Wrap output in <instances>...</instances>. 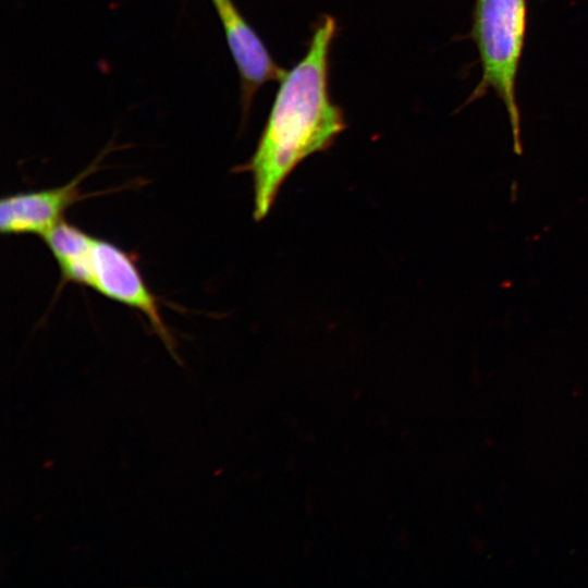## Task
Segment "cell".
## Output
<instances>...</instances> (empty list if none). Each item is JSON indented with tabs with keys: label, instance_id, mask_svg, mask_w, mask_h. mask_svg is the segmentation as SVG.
Segmentation results:
<instances>
[{
	"label": "cell",
	"instance_id": "obj_3",
	"mask_svg": "<svg viewBox=\"0 0 588 588\" xmlns=\"http://www.w3.org/2000/svg\"><path fill=\"white\" fill-rule=\"evenodd\" d=\"M90 287L109 299L140 311L168 350L173 352V338L163 321L158 299L130 253L114 243L95 237Z\"/></svg>",
	"mask_w": 588,
	"mask_h": 588
},
{
	"label": "cell",
	"instance_id": "obj_5",
	"mask_svg": "<svg viewBox=\"0 0 588 588\" xmlns=\"http://www.w3.org/2000/svg\"><path fill=\"white\" fill-rule=\"evenodd\" d=\"M211 1L240 73L243 108L248 110L259 87L269 81H281L285 72L273 61L261 39L232 0Z\"/></svg>",
	"mask_w": 588,
	"mask_h": 588
},
{
	"label": "cell",
	"instance_id": "obj_2",
	"mask_svg": "<svg viewBox=\"0 0 588 588\" xmlns=\"http://www.w3.org/2000/svg\"><path fill=\"white\" fill-rule=\"evenodd\" d=\"M527 32V0H475L469 37L478 51L481 77L463 107L492 90L510 121L514 150L522 152L516 82Z\"/></svg>",
	"mask_w": 588,
	"mask_h": 588
},
{
	"label": "cell",
	"instance_id": "obj_4",
	"mask_svg": "<svg viewBox=\"0 0 588 588\" xmlns=\"http://www.w3.org/2000/svg\"><path fill=\"white\" fill-rule=\"evenodd\" d=\"M95 166L81 172L64 185L3 196L0 200V232L4 235H44L63 219L64 213L88 196L82 182Z\"/></svg>",
	"mask_w": 588,
	"mask_h": 588
},
{
	"label": "cell",
	"instance_id": "obj_6",
	"mask_svg": "<svg viewBox=\"0 0 588 588\" xmlns=\"http://www.w3.org/2000/svg\"><path fill=\"white\" fill-rule=\"evenodd\" d=\"M41 237L59 266L62 282L90 287L95 237L64 220Z\"/></svg>",
	"mask_w": 588,
	"mask_h": 588
},
{
	"label": "cell",
	"instance_id": "obj_1",
	"mask_svg": "<svg viewBox=\"0 0 588 588\" xmlns=\"http://www.w3.org/2000/svg\"><path fill=\"white\" fill-rule=\"evenodd\" d=\"M336 22L326 15L303 59L280 81L268 121L245 167L253 176L254 218L264 219L278 192L304 159L328 149L345 128L328 91L329 52Z\"/></svg>",
	"mask_w": 588,
	"mask_h": 588
}]
</instances>
